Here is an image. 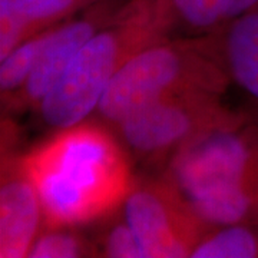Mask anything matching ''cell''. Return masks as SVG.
<instances>
[{"label":"cell","instance_id":"cell-1","mask_svg":"<svg viewBox=\"0 0 258 258\" xmlns=\"http://www.w3.org/2000/svg\"><path fill=\"white\" fill-rule=\"evenodd\" d=\"M20 162L39 194L46 228L108 218L137 184L122 141L92 120L59 129Z\"/></svg>","mask_w":258,"mask_h":258},{"label":"cell","instance_id":"cell-2","mask_svg":"<svg viewBox=\"0 0 258 258\" xmlns=\"http://www.w3.org/2000/svg\"><path fill=\"white\" fill-rule=\"evenodd\" d=\"M161 0H132L113 13L75 56L63 76L36 109L49 126L69 128L95 109L109 83L131 57L171 37Z\"/></svg>","mask_w":258,"mask_h":258},{"label":"cell","instance_id":"cell-3","mask_svg":"<svg viewBox=\"0 0 258 258\" xmlns=\"http://www.w3.org/2000/svg\"><path fill=\"white\" fill-rule=\"evenodd\" d=\"M230 83L201 36L168 37L145 47L120 68L96 111L115 126L152 102L189 91L225 93Z\"/></svg>","mask_w":258,"mask_h":258},{"label":"cell","instance_id":"cell-4","mask_svg":"<svg viewBox=\"0 0 258 258\" xmlns=\"http://www.w3.org/2000/svg\"><path fill=\"white\" fill-rule=\"evenodd\" d=\"M189 200L204 194L258 192V123L242 119L211 129L182 147L165 166Z\"/></svg>","mask_w":258,"mask_h":258},{"label":"cell","instance_id":"cell-5","mask_svg":"<svg viewBox=\"0 0 258 258\" xmlns=\"http://www.w3.org/2000/svg\"><path fill=\"white\" fill-rule=\"evenodd\" d=\"M222 98L224 93L212 91L176 93L141 108L115 128L134 157L166 166L191 141L245 116V111H232Z\"/></svg>","mask_w":258,"mask_h":258},{"label":"cell","instance_id":"cell-6","mask_svg":"<svg viewBox=\"0 0 258 258\" xmlns=\"http://www.w3.org/2000/svg\"><path fill=\"white\" fill-rule=\"evenodd\" d=\"M123 215L148 258L192 257L215 228L164 175L137 182L123 204Z\"/></svg>","mask_w":258,"mask_h":258},{"label":"cell","instance_id":"cell-7","mask_svg":"<svg viewBox=\"0 0 258 258\" xmlns=\"http://www.w3.org/2000/svg\"><path fill=\"white\" fill-rule=\"evenodd\" d=\"M113 13L111 9L98 6V9L88 12L83 18L64 22L50 29L26 82L8 101L3 102V105L13 111L37 108L63 76L83 45L109 22Z\"/></svg>","mask_w":258,"mask_h":258},{"label":"cell","instance_id":"cell-8","mask_svg":"<svg viewBox=\"0 0 258 258\" xmlns=\"http://www.w3.org/2000/svg\"><path fill=\"white\" fill-rule=\"evenodd\" d=\"M43 210L36 188L23 169L20 155H3L0 185V257H29Z\"/></svg>","mask_w":258,"mask_h":258},{"label":"cell","instance_id":"cell-9","mask_svg":"<svg viewBox=\"0 0 258 258\" xmlns=\"http://www.w3.org/2000/svg\"><path fill=\"white\" fill-rule=\"evenodd\" d=\"M201 39L231 83L258 103V6Z\"/></svg>","mask_w":258,"mask_h":258},{"label":"cell","instance_id":"cell-10","mask_svg":"<svg viewBox=\"0 0 258 258\" xmlns=\"http://www.w3.org/2000/svg\"><path fill=\"white\" fill-rule=\"evenodd\" d=\"M98 0H0V60L30 37Z\"/></svg>","mask_w":258,"mask_h":258},{"label":"cell","instance_id":"cell-11","mask_svg":"<svg viewBox=\"0 0 258 258\" xmlns=\"http://www.w3.org/2000/svg\"><path fill=\"white\" fill-rule=\"evenodd\" d=\"M172 30L212 35L230 23L228 0H161Z\"/></svg>","mask_w":258,"mask_h":258},{"label":"cell","instance_id":"cell-12","mask_svg":"<svg viewBox=\"0 0 258 258\" xmlns=\"http://www.w3.org/2000/svg\"><path fill=\"white\" fill-rule=\"evenodd\" d=\"M191 258H258V224L215 227Z\"/></svg>","mask_w":258,"mask_h":258},{"label":"cell","instance_id":"cell-13","mask_svg":"<svg viewBox=\"0 0 258 258\" xmlns=\"http://www.w3.org/2000/svg\"><path fill=\"white\" fill-rule=\"evenodd\" d=\"M55 28V26H53ZM49 30H45L36 36L30 37L22 45L15 47L5 59H2L0 66V92L2 102L8 101L13 93L22 88L32 72L33 66L42 47L49 36Z\"/></svg>","mask_w":258,"mask_h":258},{"label":"cell","instance_id":"cell-14","mask_svg":"<svg viewBox=\"0 0 258 258\" xmlns=\"http://www.w3.org/2000/svg\"><path fill=\"white\" fill-rule=\"evenodd\" d=\"M101 257L96 244L88 241L69 227L47 228L37 235L29 252L30 258Z\"/></svg>","mask_w":258,"mask_h":258},{"label":"cell","instance_id":"cell-15","mask_svg":"<svg viewBox=\"0 0 258 258\" xmlns=\"http://www.w3.org/2000/svg\"><path fill=\"white\" fill-rule=\"evenodd\" d=\"M101 257L111 258H148L144 247L141 245L134 228L129 225L125 215L119 221L111 224L103 231L98 241Z\"/></svg>","mask_w":258,"mask_h":258},{"label":"cell","instance_id":"cell-16","mask_svg":"<svg viewBox=\"0 0 258 258\" xmlns=\"http://www.w3.org/2000/svg\"><path fill=\"white\" fill-rule=\"evenodd\" d=\"M258 0H228V10H230V20L240 18L241 15L247 13L251 9L257 8ZM230 22V23H231Z\"/></svg>","mask_w":258,"mask_h":258},{"label":"cell","instance_id":"cell-17","mask_svg":"<svg viewBox=\"0 0 258 258\" xmlns=\"http://www.w3.org/2000/svg\"><path fill=\"white\" fill-rule=\"evenodd\" d=\"M245 111L248 112V115L254 119L255 123H258V103L257 102H251L248 105V108L245 109Z\"/></svg>","mask_w":258,"mask_h":258}]
</instances>
